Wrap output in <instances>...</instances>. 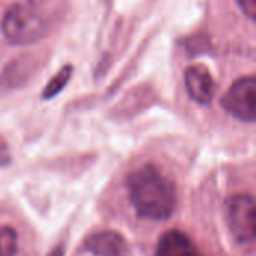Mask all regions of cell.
I'll use <instances>...</instances> for the list:
<instances>
[{
    "label": "cell",
    "instance_id": "1",
    "mask_svg": "<svg viewBox=\"0 0 256 256\" xmlns=\"http://www.w3.org/2000/svg\"><path fill=\"white\" fill-rule=\"evenodd\" d=\"M126 188L129 200L140 218L165 220L176 210V186L154 165L147 164L130 172Z\"/></svg>",
    "mask_w": 256,
    "mask_h": 256
},
{
    "label": "cell",
    "instance_id": "2",
    "mask_svg": "<svg viewBox=\"0 0 256 256\" xmlns=\"http://www.w3.org/2000/svg\"><path fill=\"white\" fill-rule=\"evenodd\" d=\"M45 32V18L28 4H12L2 18V33L14 45L33 44Z\"/></svg>",
    "mask_w": 256,
    "mask_h": 256
},
{
    "label": "cell",
    "instance_id": "3",
    "mask_svg": "<svg viewBox=\"0 0 256 256\" xmlns=\"http://www.w3.org/2000/svg\"><path fill=\"white\" fill-rule=\"evenodd\" d=\"M226 218L230 230L238 243L249 244L255 240V201L252 195L240 194L230 198Z\"/></svg>",
    "mask_w": 256,
    "mask_h": 256
},
{
    "label": "cell",
    "instance_id": "4",
    "mask_svg": "<svg viewBox=\"0 0 256 256\" xmlns=\"http://www.w3.org/2000/svg\"><path fill=\"white\" fill-rule=\"evenodd\" d=\"M256 80L246 76L236 81L222 98V106L242 122H254L256 117Z\"/></svg>",
    "mask_w": 256,
    "mask_h": 256
},
{
    "label": "cell",
    "instance_id": "5",
    "mask_svg": "<svg viewBox=\"0 0 256 256\" xmlns=\"http://www.w3.org/2000/svg\"><path fill=\"white\" fill-rule=\"evenodd\" d=\"M184 84L189 96L201 104L210 105L214 96V81L207 68L201 64H195L186 69L184 72Z\"/></svg>",
    "mask_w": 256,
    "mask_h": 256
},
{
    "label": "cell",
    "instance_id": "6",
    "mask_svg": "<svg viewBox=\"0 0 256 256\" xmlns=\"http://www.w3.org/2000/svg\"><path fill=\"white\" fill-rule=\"evenodd\" d=\"M124 249V238L114 231L96 232L86 242V250L96 256H123Z\"/></svg>",
    "mask_w": 256,
    "mask_h": 256
},
{
    "label": "cell",
    "instance_id": "7",
    "mask_svg": "<svg viewBox=\"0 0 256 256\" xmlns=\"http://www.w3.org/2000/svg\"><path fill=\"white\" fill-rule=\"evenodd\" d=\"M154 256H201V254L186 234L172 230L162 236Z\"/></svg>",
    "mask_w": 256,
    "mask_h": 256
},
{
    "label": "cell",
    "instance_id": "8",
    "mask_svg": "<svg viewBox=\"0 0 256 256\" xmlns=\"http://www.w3.org/2000/svg\"><path fill=\"white\" fill-rule=\"evenodd\" d=\"M70 76H72V66H70V64L63 66V68L57 72V75L48 81L45 90L42 92V98H44V99H51V98H54L56 94H58V93L66 87V84H68V81L70 80Z\"/></svg>",
    "mask_w": 256,
    "mask_h": 256
},
{
    "label": "cell",
    "instance_id": "9",
    "mask_svg": "<svg viewBox=\"0 0 256 256\" xmlns=\"http://www.w3.org/2000/svg\"><path fill=\"white\" fill-rule=\"evenodd\" d=\"M18 252L16 232L10 226H0V256H15Z\"/></svg>",
    "mask_w": 256,
    "mask_h": 256
},
{
    "label": "cell",
    "instance_id": "10",
    "mask_svg": "<svg viewBox=\"0 0 256 256\" xmlns=\"http://www.w3.org/2000/svg\"><path fill=\"white\" fill-rule=\"evenodd\" d=\"M240 9L244 15H248L250 20L256 18V0H237Z\"/></svg>",
    "mask_w": 256,
    "mask_h": 256
},
{
    "label": "cell",
    "instance_id": "11",
    "mask_svg": "<svg viewBox=\"0 0 256 256\" xmlns=\"http://www.w3.org/2000/svg\"><path fill=\"white\" fill-rule=\"evenodd\" d=\"M62 254H63V250L62 249H57V250H54V254H51L50 256H62Z\"/></svg>",
    "mask_w": 256,
    "mask_h": 256
},
{
    "label": "cell",
    "instance_id": "12",
    "mask_svg": "<svg viewBox=\"0 0 256 256\" xmlns=\"http://www.w3.org/2000/svg\"><path fill=\"white\" fill-rule=\"evenodd\" d=\"M28 2H32V3H42V2H46V0H28Z\"/></svg>",
    "mask_w": 256,
    "mask_h": 256
}]
</instances>
